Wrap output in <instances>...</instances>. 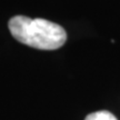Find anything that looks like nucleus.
Listing matches in <instances>:
<instances>
[{
	"label": "nucleus",
	"instance_id": "obj_2",
	"mask_svg": "<svg viewBox=\"0 0 120 120\" xmlns=\"http://www.w3.org/2000/svg\"><path fill=\"white\" fill-rule=\"evenodd\" d=\"M85 120H118L111 112L102 110V111L92 112L86 117Z\"/></svg>",
	"mask_w": 120,
	"mask_h": 120
},
{
	"label": "nucleus",
	"instance_id": "obj_1",
	"mask_svg": "<svg viewBox=\"0 0 120 120\" xmlns=\"http://www.w3.org/2000/svg\"><path fill=\"white\" fill-rule=\"evenodd\" d=\"M8 26L13 38L36 49L56 50L67 40V32L62 27L41 18L15 16L9 20Z\"/></svg>",
	"mask_w": 120,
	"mask_h": 120
}]
</instances>
